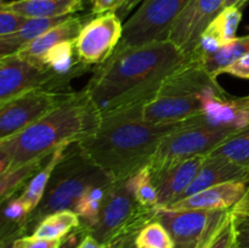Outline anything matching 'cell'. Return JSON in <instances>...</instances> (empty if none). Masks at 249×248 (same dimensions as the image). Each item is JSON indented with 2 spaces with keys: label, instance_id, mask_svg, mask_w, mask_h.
<instances>
[{
  "label": "cell",
  "instance_id": "obj_39",
  "mask_svg": "<svg viewBox=\"0 0 249 248\" xmlns=\"http://www.w3.org/2000/svg\"><path fill=\"white\" fill-rule=\"evenodd\" d=\"M26 235L27 233L24 231H17V232L11 233V235L2 236V237H0V248H14L15 241Z\"/></svg>",
  "mask_w": 249,
  "mask_h": 248
},
{
  "label": "cell",
  "instance_id": "obj_35",
  "mask_svg": "<svg viewBox=\"0 0 249 248\" xmlns=\"http://www.w3.org/2000/svg\"><path fill=\"white\" fill-rule=\"evenodd\" d=\"M85 235H87V232H85L82 228H78L77 230L71 232L70 235L65 238L62 245L58 248H77V246L79 245L80 241L84 238Z\"/></svg>",
  "mask_w": 249,
  "mask_h": 248
},
{
  "label": "cell",
  "instance_id": "obj_8",
  "mask_svg": "<svg viewBox=\"0 0 249 248\" xmlns=\"http://www.w3.org/2000/svg\"><path fill=\"white\" fill-rule=\"evenodd\" d=\"M230 211L158 209L157 220L167 228L174 248H207Z\"/></svg>",
  "mask_w": 249,
  "mask_h": 248
},
{
  "label": "cell",
  "instance_id": "obj_34",
  "mask_svg": "<svg viewBox=\"0 0 249 248\" xmlns=\"http://www.w3.org/2000/svg\"><path fill=\"white\" fill-rule=\"evenodd\" d=\"M223 73L230 74L236 78H241V79L249 80V53L233 61L228 67L224 68L220 74H223Z\"/></svg>",
  "mask_w": 249,
  "mask_h": 248
},
{
  "label": "cell",
  "instance_id": "obj_27",
  "mask_svg": "<svg viewBox=\"0 0 249 248\" xmlns=\"http://www.w3.org/2000/svg\"><path fill=\"white\" fill-rule=\"evenodd\" d=\"M242 19V9L236 6L225 7L221 10L213 21L207 27V31L212 32L220 40L223 45L237 38V29Z\"/></svg>",
  "mask_w": 249,
  "mask_h": 248
},
{
  "label": "cell",
  "instance_id": "obj_18",
  "mask_svg": "<svg viewBox=\"0 0 249 248\" xmlns=\"http://www.w3.org/2000/svg\"><path fill=\"white\" fill-rule=\"evenodd\" d=\"M233 180H248L249 169L240 167L223 158L212 157L207 155L203 165L189 187L185 190L180 199L197 194L199 191ZM179 199V201H180Z\"/></svg>",
  "mask_w": 249,
  "mask_h": 248
},
{
  "label": "cell",
  "instance_id": "obj_4",
  "mask_svg": "<svg viewBox=\"0 0 249 248\" xmlns=\"http://www.w3.org/2000/svg\"><path fill=\"white\" fill-rule=\"evenodd\" d=\"M109 181L111 177L92 163L77 143H72L56 165L40 203L27 220L28 233L50 214L74 211L80 197L90 187Z\"/></svg>",
  "mask_w": 249,
  "mask_h": 248
},
{
  "label": "cell",
  "instance_id": "obj_19",
  "mask_svg": "<svg viewBox=\"0 0 249 248\" xmlns=\"http://www.w3.org/2000/svg\"><path fill=\"white\" fill-rule=\"evenodd\" d=\"M84 7L83 0H14L2 1L0 9L11 10L28 18L71 16Z\"/></svg>",
  "mask_w": 249,
  "mask_h": 248
},
{
  "label": "cell",
  "instance_id": "obj_28",
  "mask_svg": "<svg viewBox=\"0 0 249 248\" xmlns=\"http://www.w3.org/2000/svg\"><path fill=\"white\" fill-rule=\"evenodd\" d=\"M130 184L136 202L140 206L150 209H158V192L151 177L148 165L130 177Z\"/></svg>",
  "mask_w": 249,
  "mask_h": 248
},
{
  "label": "cell",
  "instance_id": "obj_37",
  "mask_svg": "<svg viewBox=\"0 0 249 248\" xmlns=\"http://www.w3.org/2000/svg\"><path fill=\"white\" fill-rule=\"evenodd\" d=\"M114 2H116V0H92L91 14L94 16H97V15H102L108 11H112Z\"/></svg>",
  "mask_w": 249,
  "mask_h": 248
},
{
  "label": "cell",
  "instance_id": "obj_20",
  "mask_svg": "<svg viewBox=\"0 0 249 248\" xmlns=\"http://www.w3.org/2000/svg\"><path fill=\"white\" fill-rule=\"evenodd\" d=\"M71 16L53 17V18H29L28 22L16 33L0 36V57L18 53L22 48L36 40L49 29L65 22Z\"/></svg>",
  "mask_w": 249,
  "mask_h": 248
},
{
  "label": "cell",
  "instance_id": "obj_44",
  "mask_svg": "<svg viewBox=\"0 0 249 248\" xmlns=\"http://www.w3.org/2000/svg\"><path fill=\"white\" fill-rule=\"evenodd\" d=\"M248 2H249V0H241V4L238 7H240V9H243V7L248 4Z\"/></svg>",
  "mask_w": 249,
  "mask_h": 248
},
{
  "label": "cell",
  "instance_id": "obj_38",
  "mask_svg": "<svg viewBox=\"0 0 249 248\" xmlns=\"http://www.w3.org/2000/svg\"><path fill=\"white\" fill-rule=\"evenodd\" d=\"M142 1L143 0H126V1L123 4V6H122L121 9L117 10L116 14L118 15L119 18L123 21V19L125 18V17L128 16V15L130 14V12L133 11L136 6H138V5H140Z\"/></svg>",
  "mask_w": 249,
  "mask_h": 248
},
{
  "label": "cell",
  "instance_id": "obj_26",
  "mask_svg": "<svg viewBox=\"0 0 249 248\" xmlns=\"http://www.w3.org/2000/svg\"><path fill=\"white\" fill-rule=\"evenodd\" d=\"M112 181L106 182V184L95 185V186L90 187L78 201L74 212L79 216L80 228L83 230H87L89 226H91L96 221L97 216H99L100 212L102 209V206H104L105 198H106L109 185L112 184Z\"/></svg>",
  "mask_w": 249,
  "mask_h": 248
},
{
  "label": "cell",
  "instance_id": "obj_43",
  "mask_svg": "<svg viewBox=\"0 0 249 248\" xmlns=\"http://www.w3.org/2000/svg\"><path fill=\"white\" fill-rule=\"evenodd\" d=\"M126 0H116V2H114V5H113V9H112V11L113 12H116L117 10L118 9H121L122 6H123V4L124 2H125Z\"/></svg>",
  "mask_w": 249,
  "mask_h": 248
},
{
  "label": "cell",
  "instance_id": "obj_11",
  "mask_svg": "<svg viewBox=\"0 0 249 248\" xmlns=\"http://www.w3.org/2000/svg\"><path fill=\"white\" fill-rule=\"evenodd\" d=\"M123 36V23L113 11L90 18L80 31L75 48L84 65L96 70L114 53Z\"/></svg>",
  "mask_w": 249,
  "mask_h": 248
},
{
  "label": "cell",
  "instance_id": "obj_12",
  "mask_svg": "<svg viewBox=\"0 0 249 248\" xmlns=\"http://www.w3.org/2000/svg\"><path fill=\"white\" fill-rule=\"evenodd\" d=\"M225 0H191L175 21L168 40L191 58L202 33L224 9Z\"/></svg>",
  "mask_w": 249,
  "mask_h": 248
},
{
  "label": "cell",
  "instance_id": "obj_42",
  "mask_svg": "<svg viewBox=\"0 0 249 248\" xmlns=\"http://www.w3.org/2000/svg\"><path fill=\"white\" fill-rule=\"evenodd\" d=\"M240 4H241V0H225V1H224V9H225V7H231V6L238 7L240 6ZM238 9H240V7H238Z\"/></svg>",
  "mask_w": 249,
  "mask_h": 248
},
{
  "label": "cell",
  "instance_id": "obj_10",
  "mask_svg": "<svg viewBox=\"0 0 249 248\" xmlns=\"http://www.w3.org/2000/svg\"><path fill=\"white\" fill-rule=\"evenodd\" d=\"M34 89L68 92V85L44 66L17 55L0 57V104Z\"/></svg>",
  "mask_w": 249,
  "mask_h": 248
},
{
  "label": "cell",
  "instance_id": "obj_23",
  "mask_svg": "<svg viewBox=\"0 0 249 248\" xmlns=\"http://www.w3.org/2000/svg\"><path fill=\"white\" fill-rule=\"evenodd\" d=\"M49 158L50 157L26 163L4 174H0V203L18 196Z\"/></svg>",
  "mask_w": 249,
  "mask_h": 248
},
{
  "label": "cell",
  "instance_id": "obj_32",
  "mask_svg": "<svg viewBox=\"0 0 249 248\" xmlns=\"http://www.w3.org/2000/svg\"><path fill=\"white\" fill-rule=\"evenodd\" d=\"M232 223L235 248H249V216L232 215Z\"/></svg>",
  "mask_w": 249,
  "mask_h": 248
},
{
  "label": "cell",
  "instance_id": "obj_22",
  "mask_svg": "<svg viewBox=\"0 0 249 248\" xmlns=\"http://www.w3.org/2000/svg\"><path fill=\"white\" fill-rule=\"evenodd\" d=\"M80 228V219L74 211H61L45 216L32 235L45 240H63Z\"/></svg>",
  "mask_w": 249,
  "mask_h": 248
},
{
  "label": "cell",
  "instance_id": "obj_9",
  "mask_svg": "<svg viewBox=\"0 0 249 248\" xmlns=\"http://www.w3.org/2000/svg\"><path fill=\"white\" fill-rule=\"evenodd\" d=\"M74 91L34 89L0 104V140L19 133L62 106Z\"/></svg>",
  "mask_w": 249,
  "mask_h": 248
},
{
  "label": "cell",
  "instance_id": "obj_36",
  "mask_svg": "<svg viewBox=\"0 0 249 248\" xmlns=\"http://www.w3.org/2000/svg\"><path fill=\"white\" fill-rule=\"evenodd\" d=\"M230 212L232 215L249 216V184L246 194L243 195L242 198L230 209Z\"/></svg>",
  "mask_w": 249,
  "mask_h": 248
},
{
  "label": "cell",
  "instance_id": "obj_6",
  "mask_svg": "<svg viewBox=\"0 0 249 248\" xmlns=\"http://www.w3.org/2000/svg\"><path fill=\"white\" fill-rule=\"evenodd\" d=\"M235 133L237 131L213 129L195 124L192 118L191 123L163 139L148 163L151 177L153 179L158 177L168 168L182 160L197 156H207Z\"/></svg>",
  "mask_w": 249,
  "mask_h": 248
},
{
  "label": "cell",
  "instance_id": "obj_25",
  "mask_svg": "<svg viewBox=\"0 0 249 248\" xmlns=\"http://www.w3.org/2000/svg\"><path fill=\"white\" fill-rule=\"evenodd\" d=\"M208 156L223 158L249 169V126L237 131L214 148Z\"/></svg>",
  "mask_w": 249,
  "mask_h": 248
},
{
  "label": "cell",
  "instance_id": "obj_2",
  "mask_svg": "<svg viewBox=\"0 0 249 248\" xmlns=\"http://www.w3.org/2000/svg\"><path fill=\"white\" fill-rule=\"evenodd\" d=\"M142 105L102 117L89 135L75 142L112 180L130 179L147 167L163 139L192 122L147 123L142 118Z\"/></svg>",
  "mask_w": 249,
  "mask_h": 248
},
{
  "label": "cell",
  "instance_id": "obj_14",
  "mask_svg": "<svg viewBox=\"0 0 249 248\" xmlns=\"http://www.w3.org/2000/svg\"><path fill=\"white\" fill-rule=\"evenodd\" d=\"M195 124L213 129L240 131L249 126V107L242 97L226 92L214 95L204 101L201 113L194 118Z\"/></svg>",
  "mask_w": 249,
  "mask_h": 248
},
{
  "label": "cell",
  "instance_id": "obj_41",
  "mask_svg": "<svg viewBox=\"0 0 249 248\" xmlns=\"http://www.w3.org/2000/svg\"><path fill=\"white\" fill-rule=\"evenodd\" d=\"M135 238H136V236L135 237L128 238V240L123 241L122 243H119L116 248H138V246H136V242H135Z\"/></svg>",
  "mask_w": 249,
  "mask_h": 248
},
{
  "label": "cell",
  "instance_id": "obj_30",
  "mask_svg": "<svg viewBox=\"0 0 249 248\" xmlns=\"http://www.w3.org/2000/svg\"><path fill=\"white\" fill-rule=\"evenodd\" d=\"M28 17L11 10L0 9V36L16 33L28 22Z\"/></svg>",
  "mask_w": 249,
  "mask_h": 248
},
{
  "label": "cell",
  "instance_id": "obj_3",
  "mask_svg": "<svg viewBox=\"0 0 249 248\" xmlns=\"http://www.w3.org/2000/svg\"><path fill=\"white\" fill-rule=\"evenodd\" d=\"M101 116L82 89L58 108L10 138L0 140V174L38 159L50 157L58 147L72 145L89 135Z\"/></svg>",
  "mask_w": 249,
  "mask_h": 248
},
{
  "label": "cell",
  "instance_id": "obj_15",
  "mask_svg": "<svg viewBox=\"0 0 249 248\" xmlns=\"http://www.w3.org/2000/svg\"><path fill=\"white\" fill-rule=\"evenodd\" d=\"M248 180H233L199 191L162 209L168 211H230L247 191Z\"/></svg>",
  "mask_w": 249,
  "mask_h": 248
},
{
  "label": "cell",
  "instance_id": "obj_5",
  "mask_svg": "<svg viewBox=\"0 0 249 248\" xmlns=\"http://www.w3.org/2000/svg\"><path fill=\"white\" fill-rule=\"evenodd\" d=\"M158 209H150L136 202L130 179L113 180L96 221L84 230L104 245L116 248L135 237L139 231L157 218Z\"/></svg>",
  "mask_w": 249,
  "mask_h": 248
},
{
  "label": "cell",
  "instance_id": "obj_21",
  "mask_svg": "<svg viewBox=\"0 0 249 248\" xmlns=\"http://www.w3.org/2000/svg\"><path fill=\"white\" fill-rule=\"evenodd\" d=\"M70 146L71 145H63L61 146V147H58L57 150L50 156V158L46 160V163L43 165V168L32 177L31 181H29L28 185L24 187L23 191L18 195V198L21 199L22 203L26 206V208L28 209L29 213H32V212L38 207V204L40 203L56 165L60 163L61 158L63 157L66 150H67Z\"/></svg>",
  "mask_w": 249,
  "mask_h": 248
},
{
  "label": "cell",
  "instance_id": "obj_1",
  "mask_svg": "<svg viewBox=\"0 0 249 248\" xmlns=\"http://www.w3.org/2000/svg\"><path fill=\"white\" fill-rule=\"evenodd\" d=\"M189 60L168 39L124 49L94 71L84 90L102 118L150 101L164 80Z\"/></svg>",
  "mask_w": 249,
  "mask_h": 248
},
{
  "label": "cell",
  "instance_id": "obj_47",
  "mask_svg": "<svg viewBox=\"0 0 249 248\" xmlns=\"http://www.w3.org/2000/svg\"><path fill=\"white\" fill-rule=\"evenodd\" d=\"M2 1H4V0H1V2H2Z\"/></svg>",
  "mask_w": 249,
  "mask_h": 248
},
{
  "label": "cell",
  "instance_id": "obj_29",
  "mask_svg": "<svg viewBox=\"0 0 249 248\" xmlns=\"http://www.w3.org/2000/svg\"><path fill=\"white\" fill-rule=\"evenodd\" d=\"M135 242L138 248H174L172 235L157 219L139 231Z\"/></svg>",
  "mask_w": 249,
  "mask_h": 248
},
{
  "label": "cell",
  "instance_id": "obj_45",
  "mask_svg": "<svg viewBox=\"0 0 249 248\" xmlns=\"http://www.w3.org/2000/svg\"><path fill=\"white\" fill-rule=\"evenodd\" d=\"M242 99H243V101H245V104L249 107V95H248V96H243Z\"/></svg>",
  "mask_w": 249,
  "mask_h": 248
},
{
  "label": "cell",
  "instance_id": "obj_40",
  "mask_svg": "<svg viewBox=\"0 0 249 248\" xmlns=\"http://www.w3.org/2000/svg\"><path fill=\"white\" fill-rule=\"evenodd\" d=\"M77 248H112V247H109V246L104 245V243L99 242V241L95 240L92 236L88 235V233H87V235L84 236V238L80 241L79 245L77 246Z\"/></svg>",
  "mask_w": 249,
  "mask_h": 248
},
{
  "label": "cell",
  "instance_id": "obj_31",
  "mask_svg": "<svg viewBox=\"0 0 249 248\" xmlns=\"http://www.w3.org/2000/svg\"><path fill=\"white\" fill-rule=\"evenodd\" d=\"M207 248H235V231L231 212Z\"/></svg>",
  "mask_w": 249,
  "mask_h": 248
},
{
  "label": "cell",
  "instance_id": "obj_24",
  "mask_svg": "<svg viewBox=\"0 0 249 248\" xmlns=\"http://www.w3.org/2000/svg\"><path fill=\"white\" fill-rule=\"evenodd\" d=\"M247 53H249V34L245 36H237L235 40L223 45L215 53L198 63L209 74L216 78L220 75L224 68Z\"/></svg>",
  "mask_w": 249,
  "mask_h": 248
},
{
  "label": "cell",
  "instance_id": "obj_33",
  "mask_svg": "<svg viewBox=\"0 0 249 248\" xmlns=\"http://www.w3.org/2000/svg\"><path fill=\"white\" fill-rule=\"evenodd\" d=\"M63 240H45L34 237L33 235H26L15 241L14 248H58Z\"/></svg>",
  "mask_w": 249,
  "mask_h": 248
},
{
  "label": "cell",
  "instance_id": "obj_46",
  "mask_svg": "<svg viewBox=\"0 0 249 248\" xmlns=\"http://www.w3.org/2000/svg\"><path fill=\"white\" fill-rule=\"evenodd\" d=\"M83 1H85V0H83ZM89 2H92V0H88Z\"/></svg>",
  "mask_w": 249,
  "mask_h": 248
},
{
  "label": "cell",
  "instance_id": "obj_17",
  "mask_svg": "<svg viewBox=\"0 0 249 248\" xmlns=\"http://www.w3.org/2000/svg\"><path fill=\"white\" fill-rule=\"evenodd\" d=\"M88 21H89V17L73 16L72 15L65 22L49 29L48 32L41 34L36 40L22 48L18 53H14V55H17L18 57L29 61L32 63H36L38 66H43L41 60L45 56V53L62 41L77 39L80 31Z\"/></svg>",
  "mask_w": 249,
  "mask_h": 248
},
{
  "label": "cell",
  "instance_id": "obj_7",
  "mask_svg": "<svg viewBox=\"0 0 249 248\" xmlns=\"http://www.w3.org/2000/svg\"><path fill=\"white\" fill-rule=\"evenodd\" d=\"M191 0H143L123 24L116 51L168 39L175 21ZM114 51V53H116Z\"/></svg>",
  "mask_w": 249,
  "mask_h": 248
},
{
  "label": "cell",
  "instance_id": "obj_13",
  "mask_svg": "<svg viewBox=\"0 0 249 248\" xmlns=\"http://www.w3.org/2000/svg\"><path fill=\"white\" fill-rule=\"evenodd\" d=\"M202 108L203 101L194 95L160 91L142 105V118L151 124L181 123L198 116Z\"/></svg>",
  "mask_w": 249,
  "mask_h": 248
},
{
  "label": "cell",
  "instance_id": "obj_16",
  "mask_svg": "<svg viewBox=\"0 0 249 248\" xmlns=\"http://www.w3.org/2000/svg\"><path fill=\"white\" fill-rule=\"evenodd\" d=\"M207 156H197L190 159L182 160L153 177L158 192V209L165 208L180 199L185 190L191 185L203 165Z\"/></svg>",
  "mask_w": 249,
  "mask_h": 248
}]
</instances>
